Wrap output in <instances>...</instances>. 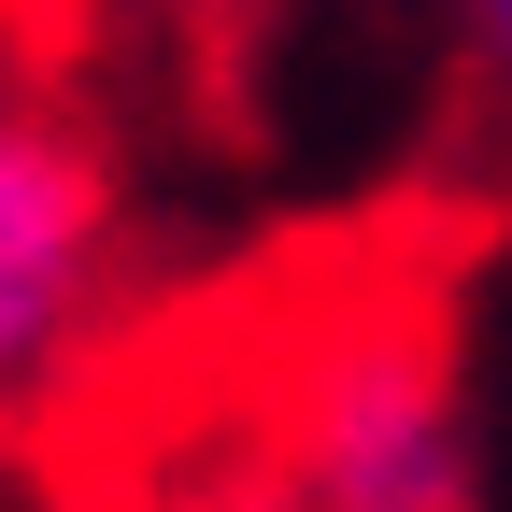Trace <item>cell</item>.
<instances>
[{
  "instance_id": "obj_1",
  "label": "cell",
  "mask_w": 512,
  "mask_h": 512,
  "mask_svg": "<svg viewBox=\"0 0 512 512\" xmlns=\"http://www.w3.org/2000/svg\"><path fill=\"white\" fill-rule=\"evenodd\" d=\"M242 484L271 512H470L456 370H441L413 328H356L328 356H299Z\"/></svg>"
},
{
  "instance_id": "obj_2",
  "label": "cell",
  "mask_w": 512,
  "mask_h": 512,
  "mask_svg": "<svg viewBox=\"0 0 512 512\" xmlns=\"http://www.w3.org/2000/svg\"><path fill=\"white\" fill-rule=\"evenodd\" d=\"M114 271H128L114 157L43 86L0 100V427H29L86 370L100 313H114Z\"/></svg>"
},
{
  "instance_id": "obj_3",
  "label": "cell",
  "mask_w": 512,
  "mask_h": 512,
  "mask_svg": "<svg viewBox=\"0 0 512 512\" xmlns=\"http://www.w3.org/2000/svg\"><path fill=\"white\" fill-rule=\"evenodd\" d=\"M0 100H29V43H15V0H0Z\"/></svg>"
},
{
  "instance_id": "obj_4",
  "label": "cell",
  "mask_w": 512,
  "mask_h": 512,
  "mask_svg": "<svg viewBox=\"0 0 512 512\" xmlns=\"http://www.w3.org/2000/svg\"><path fill=\"white\" fill-rule=\"evenodd\" d=\"M470 29L498 43V72H512V0H470Z\"/></svg>"
},
{
  "instance_id": "obj_5",
  "label": "cell",
  "mask_w": 512,
  "mask_h": 512,
  "mask_svg": "<svg viewBox=\"0 0 512 512\" xmlns=\"http://www.w3.org/2000/svg\"><path fill=\"white\" fill-rule=\"evenodd\" d=\"M200 512H271V498H256V484H228V498H200Z\"/></svg>"
}]
</instances>
